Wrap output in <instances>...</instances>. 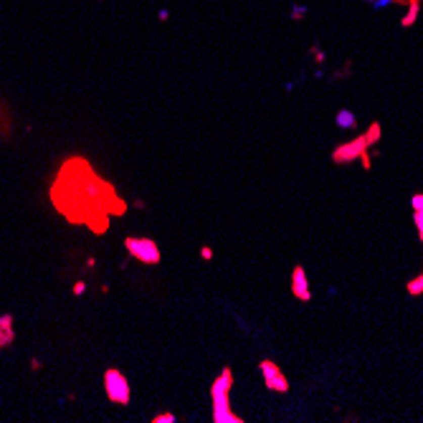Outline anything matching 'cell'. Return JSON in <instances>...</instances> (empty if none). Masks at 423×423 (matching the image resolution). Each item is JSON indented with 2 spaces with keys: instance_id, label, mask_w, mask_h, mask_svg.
<instances>
[{
  "instance_id": "1",
  "label": "cell",
  "mask_w": 423,
  "mask_h": 423,
  "mask_svg": "<svg viewBox=\"0 0 423 423\" xmlns=\"http://www.w3.org/2000/svg\"><path fill=\"white\" fill-rule=\"evenodd\" d=\"M231 388H233V372H231V367H223L218 372V378L213 380V385H210V400H213V420L216 423H244V418L231 410V403H228Z\"/></svg>"
},
{
  "instance_id": "2",
  "label": "cell",
  "mask_w": 423,
  "mask_h": 423,
  "mask_svg": "<svg viewBox=\"0 0 423 423\" xmlns=\"http://www.w3.org/2000/svg\"><path fill=\"white\" fill-rule=\"evenodd\" d=\"M124 249H127V254H129L132 259H137V261H142V264H147V266H157V264L162 261L160 246H157L152 239H147V236H142V239L127 236V239H124Z\"/></svg>"
},
{
  "instance_id": "3",
  "label": "cell",
  "mask_w": 423,
  "mask_h": 423,
  "mask_svg": "<svg viewBox=\"0 0 423 423\" xmlns=\"http://www.w3.org/2000/svg\"><path fill=\"white\" fill-rule=\"evenodd\" d=\"M104 393H107V398L112 400V403H119V405H127L129 403V383H127V378H124V372H119V370H107L104 372Z\"/></svg>"
},
{
  "instance_id": "4",
  "label": "cell",
  "mask_w": 423,
  "mask_h": 423,
  "mask_svg": "<svg viewBox=\"0 0 423 423\" xmlns=\"http://www.w3.org/2000/svg\"><path fill=\"white\" fill-rule=\"evenodd\" d=\"M259 370L264 375V385L271 390V393H289V380L287 375L281 372V367L274 362V360H261L259 362Z\"/></svg>"
},
{
  "instance_id": "5",
  "label": "cell",
  "mask_w": 423,
  "mask_h": 423,
  "mask_svg": "<svg viewBox=\"0 0 423 423\" xmlns=\"http://www.w3.org/2000/svg\"><path fill=\"white\" fill-rule=\"evenodd\" d=\"M365 150H367L365 137H357V139H352V142H345V145L335 147V152H332V162H335V165H347V162L357 160Z\"/></svg>"
},
{
  "instance_id": "6",
  "label": "cell",
  "mask_w": 423,
  "mask_h": 423,
  "mask_svg": "<svg viewBox=\"0 0 423 423\" xmlns=\"http://www.w3.org/2000/svg\"><path fill=\"white\" fill-rule=\"evenodd\" d=\"M292 294H294L299 302H309V299H312L304 266H294V271H292Z\"/></svg>"
},
{
  "instance_id": "7",
  "label": "cell",
  "mask_w": 423,
  "mask_h": 423,
  "mask_svg": "<svg viewBox=\"0 0 423 423\" xmlns=\"http://www.w3.org/2000/svg\"><path fill=\"white\" fill-rule=\"evenodd\" d=\"M13 340V327H11V317H0V347L8 345Z\"/></svg>"
},
{
  "instance_id": "8",
  "label": "cell",
  "mask_w": 423,
  "mask_h": 423,
  "mask_svg": "<svg viewBox=\"0 0 423 423\" xmlns=\"http://www.w3.org/2000/svg\"><path fill=\"white\" fill-rule=\"evenodd\" d=\"M337 127H347V129H355L357 122H355V114L347 112V109H340L337 112Z\"/></svg>"
},
{
  "instance_id": "9",
  "label": "cell",
  "mask_w": 423,
  "mask_h": 423,
  "mask_svg": "<svg viewBox=\"0 0 423 423\" xmlns=\"http://www.w3.org/2000/svg\"><path fill=\"white\" fill-rule=\"evenodd\" d=\"M362 137H365V142H367V147H370V145H375V142L380 139V124H378V122H372V124L367 127V132H365Z\"/></svg>"
},
{
  "instance_id": "10",
  "label": "cell",
  "mask_w": 423,
  "mask_h": 423,
  "mask_svg": "<svg viewBox=\"0 0 423 423\" xmlns=\"http://www.w3.org/2000/svg\"><path fill=\"white\" fill-rule=\"evenodd\" d=\"M408 6H410V11H408V16H403V26H413L415 23V18H418V0H408Z\"/></svg>"
},
{
  "instance_id": "11",
  "label": "cell",
  "mask_w": 423,
  "mask_h": 423,
  "mask_svg": "<svg viewBox=\"0 0 423 423\" xmlns=\"http://www.w3.org/2000/svg\"><path fill=\"white\" fill-rule=\"evenodd\" d=\"M408 294H410V297H420V294H423V274L408 281Z\"/></svg>"
},
{
  "instance_id": "12",
  "label": "cell",
  "mask_w": 423,
  "mask_h": 423,
  "mask_svg": "<svg viewBox=\"0 0 423 423\" xmlns=\"http://www.w3.org/2000/svg\"><path fill=\"white\" fill-rule=\"evenodd\" d=\"M413 223H415L418 236H420V241H423V210H413Z\"/></svg>"
},
{
  "instance_id": "13",
  "label": "cell",
  "mask_w": 423,
  "mask_h": 423,
  "mask_svg": "<svg viewBox=\"0 0 423 423\" xmlns=\"http://www.w3.org/2000/svg\"><path fill=\"white\" fill-rule=\"evenodd\" d=\"M177 418L172 415V413H157L155 418H152V423H175Z\"/></svg>"
},
{
  "instance_id": "14",
  "label": "cell",
  "mask_w": 423,
  "mask_h": 423,
  "mask_svg": "<svg viewBox=\"0 0 423 423\" xmlns=\"http://www.w3.org/2000/svg\"><path fill=\"white\" fill-rule=\"evenodd\" d=\"M410 205H413V210H423V193H415L410 198Z\"/></svg>"
},
{
  "instance_id": "15",
  "label": "cell",
  "mask_w": 423,
  "mask_h": 423,
  "mask_svg": "<svg viewBox=\"0 0 423 423\" xmlns=\"http://www.w3.org/2000/svg\"><path fill=\"white\" fill-rule=\"evenodd\" d=\"M200 259H203V261H210V259H213V249H210V246H203V249H200Z\"/></svg>"
},
{
  "instance_id": "16",
  "label": "cell",
  "mask_w": 423,
  "mask_h": 423,
  "mask_svg": "<svg viewBox=\"0 0 423 423\" xmlns=\"http://www.w3.org/2000/svg\"><path fill=\"white\" fill-rule=\"evenodd\" d=\"M360 162H362V167H365V170H370V165H372V160H370V152H367V150H365V152L360 155Z\"/></svg>"
},
{
  "instance_id": "17",
  "label": "cell",
  "mask_w": 423,
  "mask_h": 423,
  "mask_svg": "<svg viewBox=\"0 0 423 423\" xmlns=\"http://www.w3.org/2000/svg\"><path fill=\"white\" fill-rule=\"evenodd\" d=\"M84 289H86V287H84V281H79V284H76V287H74V292H76V294H81V292H84Z\"/></svg>"
}]
</instances>
